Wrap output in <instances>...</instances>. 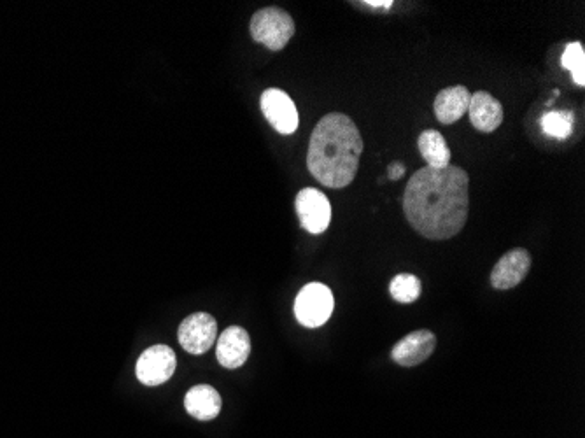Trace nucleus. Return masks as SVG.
<instances>
[{
  "label": "nucleus",
  "instance_id": "15",
  "mask_svg": "<svg viewBox=\"0 0 585 438\" xmlns=\"http://www.w3.org/2000/svg\"><path fill=\"white\" fill-rule=\"evenodd\" d=\"M419 151L431 169H445L451 165V149L444 135L437 130H424L417 141Z\"/></svg>",
  "mask_w": 585,
  "mask_h": 438
},
{
  "label": "nucleus",
  "instance_id": "20",
  "mask_svg": "<svg viewBox=\"0 0 585 438\" xmlns=\"http://www.w3.org/2000/svg\"><path fill=\"white\" fill-rule=\"evenodd\" d=\"M365 4L370 8H391L393 6L391 0H367Z\"/></svg>",
  "mask_w": 585,
  "mask_h": 438
},
{
  "label": "nucleus",
  "instance_id": "18",
  "mask_svg": "<svg viewBox=\"0 0 585 438\" xmlns=\"http://www.w3.org/2000/svg\"><path fill=\"white\" fill-rule=\"evenodd\" d=\"M563 67L570 71L571 78L578 86L585 85V51L580 43H570L563 53Z\"/></svg>",
  "mask_w": 585,
  "mask_h": 438
},
{
  "label": "nucleus",
  "instance_id": "8",
  "mask_svg": "<svg viewBox=\"0 0 585 438\" xmlns=\"http://www.w3.org/2000/svg\"><path fill=\"white\" fill-rule=\"evenodd\" d=\"M261 111L268 123L282 135L295 134L298 128V111L288 93L270 88L261 95Z\"/></svg>",
  "mask_w": 585,
  "mask_h": 438
},
{
  "label": "nucleus",
  "instance_id": "17",
  "mask_svg": "<svg viewBox=\"0 0 585 438\" xmlns=\"http://www.w3.org/2000/svg\"><path fill=\"white\" fill-rule=\"evenodd\" d=\"M540 123H542V130L545 134L563 141V139H568L573 132L575 114L571 111H550V113L543 114Z\"/></svg>",
  "mask_w": 585,
  "mask_h": 438
},
{
  "label": "nucleus",
  "instance_id": "19",
  "mask_svg": "<svg viewBox=\"0 0 585 438\" xmlns=\"http://www.w3.org/2000/svg\"><path fill=\"white\" fill-rule=\"evenodd\" d=\"M403 174H405V167H403L402 163H391L388 167V177L389 179H393V181H398V179H402Z\"/></svg>",
  "mask_w": 585,
  "mask_h": 438
},
{
  "label": "nucleus",
  "instance_id": "6",
  "mask_svg": "<svg viewBox=\"0 0 585 438\" xmlns=\"http://www.w3.org/2000/svg\"><path fill=\"white\" fill-rule=\"evenodd\" d=\"M297 212L300 225L309 234L319 235L326 232L332 221V205L323 191L304 188L297 195Z\"/></svg>",
  "mask_w": 585,
  "mask_h": 438
},
{
  "label": "nucleus",
  "instance_id": "12",
  "mask_svg": "<svg viewBox=\"0 0 585 438\" xmlns=\"http://www.w3.org/2000/svg\"><path fill=\"white\" fill-rule=\"evenodd\" d=\"M468 114L473 127L484 134H491L503 123V106L491 93H473Z\"/></svg>",
  "mask_w": 585,
  "mask_h": 438
},
{
  "label": "nucleus",
  "instance_id": "11",
  "mask_svg": "<svg viewBox=\"0 0 585 438\" xmlns=\"http://www.w3.org/2000/svg\"><path fill=\"white\" fill-rule=\"evenodd\" d=\"M251 354V337L240 326H230L221 333L216 346L219 365L228 370H237L246 363Z\"/></svg>",
  "mask_w": 585,
  "mask_h": 438
},
{
  "label": "nucleus",
  "instance_id": "5",
  "mask_svg": "<svg viewBox=\"0 0 585 438\" xmlns=\"http://www.w3.org/2000/svg\"><path fill=\"white\" fill-rule=\"evenodd\" d=\"M179 344L190 354H204L218 337V323L207 312H195L179 326Z\"/></svg>",
  "mask_w": 585,
  "mask_h": 438
},
{
  "label": "nucleus",
  "instance_id": "1",
  "mask_svg": "<svg viewBox=\"0 0 585 438\" xmlns=\"http://www.w3.org/2000/svg\"><path fill=\"white\" fill-rule=\"evenodd\" d=\"M468 184L466 170L454 165L417 170L403 195V212L417 234L431 241L458 235L468 219Z\"/></svg>",
  "mask_w": 585,
  "mask_h": 438
},
{
  "label": "nucleus",
  "instance_id": "4",
  "mask_svg": "<svg viewBox=\"0 0 585 438\" xmlns=\"http://www.w3.org/2000/svg\"><path fill=\"white\" fill-rule=\"evenodd\" d=\"M333 293L328 286L311 283L304 286L295 300V316L298 323L305 328H319L332 318Z\"/></svg>",
  "mask_w": 585,
  "mask_h": 438
},
{
  "label": "nucleus",
  "instance_id": "10",
  "mask_svg": "<svg viewBox=\"0 0 585 438\" xmlns=\"http://www.w3.org/2000/svg\"><path fill=\"white\" fill-rule=\"evenodd\" d=\"M437 347V337L430 330H417L403 337L391 351V358L402 367H416L428 360Z\"/></svg>",
  "mask_w": 585,
  "mask_h": 438
},
{
  "label": "nucleus",
  "instance_id": "9",
  "mask_svg": "<svg viewBox=\"0 0 585 438\" xmlns=\"http://www.w3.org/2000/svg\"><path fill=\"white\" fill-rule=\"evenodd\" d=\"M531 269V255L526 249L517 248L501 256L491 272V284L496 290H512L526 279Z\"/></svg>",
  "mask_w": 585,
  "mask_h": 438
},
{
  "label": "nucleus",
  "instance_id": "16",
  "mask_svg": "<svg viewBox=\"0 0 585 438\" xmlns=\"http://www.w3.org/2000/svg\"><path fill=\"white\" fill-rule=\"evenodd\" d=\"M389 293L400 304H412L423 293L421 279L412 274H398L389 284Z\"/></svg>",
  "mask_w": 585,
  "mask_h": 438
},
{
  "label": "nucleus",
  "instance_id": "7",
  "mask_svg": "<svg viewBox=\"0 0 585 438\" xmlns=\"http://www.w3.org/2000/svg\"><path fill=\"white\" fill-rule=\"evenodd\" d=\"M176 353L169 346H153L146 349L137 360L135 374L144 386H160L176 372Z\"/></svg>",
  "mask_w": 585,
  "mask_h": 438
},
{
  "label": "nucleus",
  "instance_id": "2",
  "mask_svg": "<svg viewBox=\"0 0 585 438\" xmlns=\"http://www.w3.org/2000/svg\"><path fill=\"white\" fill-rule=\"evenodd\" d=\"M363 148L360 130L349 116L326 114L312 132L307 167L326 188L342 190L358 174Z\"/></svg>",
  "mask_w": 585,
  "mask_h": 438
},
{
  "label": "nucleus",
  "instance_id": "14",
  "mask_svg": "<svg viewBox=\"0 0 585 438\" xmlns=\"http://www.w3.org/2000/svg\"><path fill=\"white\" fill-rule=\"evenodd\" d=\"M184 407L198 421H211L221 412V396L212 386L198 384L184 396Z\"/></svg>",
  "mask_w": 585,
  "mask_h": 438
},
{
  "label": "nucleus",
  "instance_id": "13",
  "mask_svg": "<svg viewBox=\"0 0 585 438\" xmlns=\"http://www.w3.org/2000/svg\"><path fill=\"white\" fill-rule=\"evenodd\" d=\"M470 99H472V93L468 92L466 86L444 88L442 92L438 93L435 104H433L437 120L442 125L456 123L459 118H463V114L468 113Z\"/></svg>",
  "mask_w": 585,
  "mask_h": 438
},
{
  "label": "nucleus",
  "instance_id": "3",
  "mask_svg": "<svg viewBox=\"0 0 585 438\" xmlns=\"http://www.w3.org/2000/svg\"><path fill=\"white\" fill-rule=\"evenodd\" d=\"M251 36L268 50L281 51L295 36V22L284 9H260L251 20Z\"/></svg>",
  "mask_w": 585,
  "mask_h": 438
}]
</instances>
